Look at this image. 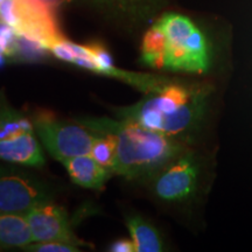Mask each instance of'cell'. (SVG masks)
Segmentation results:
<instances>
[{
  "label": "cell",
  "mask_w": 252,
  "mask_h": 252,
  "mask_svg": "<svg viewBox=\"0 0 252 252\" xmlns=\"http://www.w3.org/2000/svg\"><path fill=\"white\" fill-rule=\"evenodd\" d=\"M2 1H4V0H0V5H1V4H2Z\"/></svg>",
  "instance_id": "cell-20"
},
{
  "label": "cell",
  "mask_w": 252,
  "mask_h": 252,
  "mask_svg": "<svg viewBox=\"0 0 252 252\" xmlns=\"http://www.w3.org/2000/svg\"><path fill=\"white\" fill-rule=\"evenodd\" d=\"M108 1H116L122 5H130V2L133 1V0H108Z\"/></svg>",
  "instance_id": "cell-18"
},
{
  "label": "cell",
  "mask_w": 252,
  "mask_h": 252,
  "mask_svg": "<svg viewBox=\"0 0 252 252\" xmlns=\"http://www.w3.org/2000/svg\"><path fill=\"white\" fill-rule=\"evenodd\" d=\"M126 224L130 230L135 252H161L166 249L159 230L144 217L130 216L126 220Z\"/></svg>",
  "instance_id": "cell-13"
},
{
  "label": "cell",
  "mask_w": 252,
  "mask_h": 252,
  "mask_svg": "<svg viewBox=\"0 0 252 252\" xmlns=\"http://www.w3.org/2000/svg\"><path fill=\"white\" fill-rule=\"evenodd\" d=\"M34 242L26 215L0 214V248L25 249Z\"/></svg>",
  "instance_id": "cell-12"
},
{
  "label": "cell",
  "mask_w": 252,
  "mask_h": 252,
  "mask_svg": "<svg viewBox=\"0 0 252 252\" xmlns=\"http://www.w3.org/2000/svg\"><path fill=\"white\" fill-rule=\"evenodd\" d=\"M96 133L90 154L100 165L112 173L117 159V138L111 133Z\"/></svg>",
  "instance_id": "cell-15"
},
{
  "label": "cell",
  "mask_w": 252,
  "mask_h": 252,
  "mask_svg": "<svg viewBox=\"0 0 252 252\" xmlns=\"http://www.w3.org/2000/svg\"><path fill=\"white\" fill-rule=\"evenodd\" d=\"M141 61L152 69L166 70L167 37L161 25L158 21L147 30L143 37Z\"/></svg>",
  "instance_id": "cell-14"
},
{
  "label": "cell",
  "mask_w": 252,
  "mask_h": 252,
  "mask_svg": "<svg viewBox=\"0 0 252 252\" xmlns=\"http://www.w3.org/2000/svg\"><path fill=\"white\" fill-rule=\"evenodd\" d=\"M6 58H7V56H5L4 54H0V68H2L5 65Z\"/></svg>",
  "instance_id": "cell-19"
},
{
  "label": "cell",
  "mask_w": 252,
  "mask_h": 252,
  "mask_svg": "<svg viewBox=\"0 0 252 252\" xmlns=\"http://www.w3.org/2000/svg\"><path fill=\"white\" fill-rule=\"evenodd\" d=\"M208 173L207 159L191 146L167 163L149 182L160 202L189 206L206 190Z\"/></svg>",
  "instance_id": "cell-4"
},
{
  "label": "cell",
  "mask_w": 252,
  "mask_h": 252,
  "mask_svg": "<svg viewBox=\"0 0 252 252\" xmlns=\"http://www.w3.org/2000/svg\"><path fill=\"white\" fill-rule=\"evenodd\" d=\"M110 251L112 252H134V244L132 242V239H118V241L113 242V243L110 245Z\"/></svg>",
  "instance_id": "cell-17"
},
{
  "label": "cell",
  "mask_w": 252,
  "mask_h": 252,
  "mask_svg": "<svg viewBox=\"0 0 252 252\" xmlns=\"http://www.w3.org/2000/svg\"><path fill=\"white\" fill-rule=\"evenodd\" d=\"M34 242L59 241L80 245L72 234L67 214L52 202L41 204L26 214Z\"/></svg>",
  "instance_id": "cell-10"
},
{
  "label": "cell",
  "mask_w": 252,
  "mask_h": 252,
  "mask_svg": "<svg viewBox=\"0 0 252 252\" xmlns=\"http://www.w3.org/2000/svg\"><path fill=\"white\" fill-rule=\"evenodd\" d=\"M212 82L159 76L143 99L118 110L122 119L194 146L212 117Z\"/></svg>",
  "instance_id": "cell-1"
},
{
  "label": "cell",
  "mask_w": 252,
  "mask_h": 252,
  "mask_svg": "<svg viewBox=\"0 0 252 252\" xmlns=\"http://www.w3.org/2000/svg\"><path fill=\"white\" fill-rule=\"evenodd\" d=\"M0 24L47 50L64 37L59 30L52 5L46 0H4L0 5Z\"/></svg>",
  "instance_id": "cell-5"
},
{
  "label": "cell",
  "mask_w": 252,
  "mask_h": 252,
  "mask_svg": "<svg viewBox=\"0 0 252 252\" xmlns=\"http://www.w3.org/2000/svg\"><path fill=\"white\" fill-rule=\"evenodd\" d=\"M77 123L93 132L111 133L117 138V159L112 173L130 180L149 182L167 163L191 147L126 119L78 118Z\"/></svg>",
  "instance_id": "cell-2"
},
{
  "label": "cell",
  "mask_w": 252,
  "mask_h": 252,
  "mask_svg": "<svg viewBox=\"0 0 252 252\" xmlns=\"http://www.w3.org/2000/svg\"><path fill=\"white\" fill-rule=\"evenodd\" d=\"M48 202L52 194L42 181L18 169L0 167V214L26 215Z\"/></svg>",
  "instance_id": "cell-9"
},
{
  "label": "cell",
  "mask_w": 252,
  "mask_h": 252,
  "mask_svg": "<svg viewBox=\"0 0 252 252\" xmlns=\"http://www.w3.org/2000/svg\"><path fill=\"white\" fill-rule=\"evenodd\" d=\"M34 126L0 94V160L40 167L45 163L42 150L34 135Z\"/></svg>",
  "instance_id": "cell-6"
},
{
  "label": "cell",
  "mask_w": 252,
  "mask_h": 252,
  "mask_svg": "<svg viewBox=\"0 0 252 252\" xmlns=\"http://www.w3.org/2000/svg\"><path fill=\"white\" fill-rule=\"evenodd\" d=\"M167 37L166 71L202 76L213 70L207 36L186 15L166 13L158 20Z\"/></svg>",
  "instance_id": "cell-3"
},
{
  "label": "cell",
  "mask_w": 252,
  "mask_h": 252,
  "mask_svg": "<svg viewBox=\"0 0 252 252\" xmlns=\"http://www.w3.org/2000/svg\"><path fill=\"white\" fill-rule=\"evenodd\" d=\"M32 123L43 146L59 161L90 154L96 133H91L80 123L71 124L59 121L46 112L33 117Z\"/></svg>",
  "instance_id": "cell-8"
},
{
  "label": "cell",
  "mask_w": 252,
  "mask_h": 252,
  "mask_svg": "<svg viewBox=\"0 0 252 252\" xmlns=\"http://www.w3.org/2000/svg\"><path fill=\"white\" fill-rule=\"evenodd\" d=\"M49 50L62 61L72 63L97 74L126 81L144 93L152 86L154 81V75L134 74L116 68L110 53L98 43L82 46L63 37L53 43Z\"/></svg>",
  "instance_id": "cell-7"
},
{
  "label": "cell",
  "mask_w": 252,
  "mask_h": 252,
  "mask_svg": "<svg viewBox=\"0 0 252 252\" xmlns=\"http://www.w3.org/2000/svg\"><path fill=\"white\" fill-rule=\"evenodd\" d=\"M69 176L75 184L82 187L100 189L112 174L108 168L100 165L91 154L69 158L62 161Z\"/></svg>",
  "instance_id": "cell-11"
},
{
  "label": "cell",
  "mask_w": 252,
  "mask_h": 252,
  "mask_svg": "<svg viewBox=\"0 0 252 252\" xmlns=\"http://www.w3.org/2000/svg\"><path fill=\"white\" fill-rule=\"evenodd\" d=\"M78 245L65 243V242L59 241H46V242H35L31 243L24 250L35 251V252H78L80 249Z\"/></svg>",
  "instance_id": "cell-16"
}]
</instances>
